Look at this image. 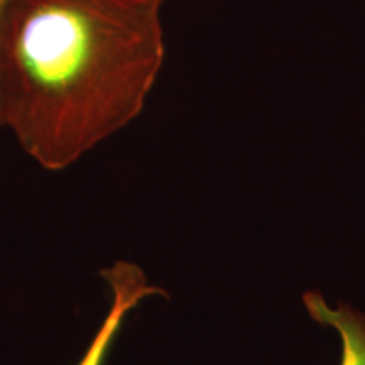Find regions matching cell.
<instances>
[{
	"label": "cell",
	"mask_w": 365,
	"mask_h": 365,
	"mask_svg": "<svg viewBox=\"0 0 365 365\" xmlns=\"http://www.w3.org/2000/svg\"><path fill=\"white\" fill-rule=\"evenodd\" d=\"M168 0H12L0 27V124L48 171L144 110L166 58Z\"/></svg>",
	"instance_id": "cell-1"
},
{
	"label": "cell",
	"mask_w": 365,
	"mask_h": 365,
	"mask_svg": "<svg viewBox=\"0 0 365 365\" xmlns=\"http://www.w3.org/2000/svg\"><path fill=\"white\" fill-rule=\"evenodd\" d=\"M102 277L112 289V307L76 365H103L127 314L149 296L166 294L161 287L149 284L139 266L127 261H117L103 269Z\"/></svg>",
	"instance_id": "cell-2"
},
{
	"label": "cell",
	"mask_w": 365,
	"mask_h": 365,
	"mask_svg": "<svg viewBox=\"0 0 365 365\" xmlns=\"http://www.w3.org/2000/svg\"><path fill=\"white\" fill-rule=\"evenodd\" d=\"M303 303L314 322L339 331L341 339L340 365H365V313L346 303H340L333 309L317 291L304 294Z\"/></svg>",
	"instance_id": "cell-3"
},
{
	"label": "cell",
	"mask_w": 365,
	"mask_h": 365,
	"mask_svg": "<svg viewBox=\"0 0 365 365\" xmlns=\"http://www.w3.org/2000/svg\"><path fill=\"white\" fill-rule=\"evenodd\" d=\"M12 0H0V27H2V21H4V16H6V11L9 7V4H11ZM2 127V124H0Z\"/></svg>",
	"instance_id": "cell-4"
}]
</instances>
